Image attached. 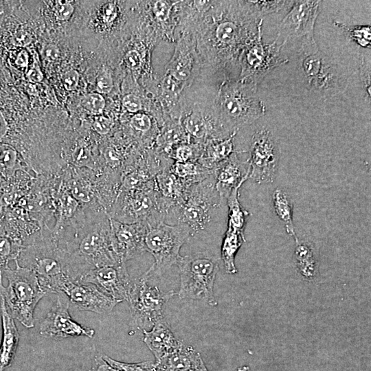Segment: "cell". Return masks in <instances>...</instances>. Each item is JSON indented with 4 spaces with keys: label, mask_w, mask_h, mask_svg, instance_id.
I'll return each instance as SVG.
<instances>
[{
    "label": "cell",
    "mask_w": 371,
    "mask_h": 371,
    "mask_svg": "<svg viewBox=\"0 0 371 371\" xmlns=\"http://www.w3.org/2000/svg\"><path fill=\"white\" fill-rule=\"evenodd\" d=\"M15 64L20 67H27L28 65V54L25 50H21L17 55Z\"/></svg>",
    "instance_id": "51"
},
{
    "label": "cell",
    "mask_w": 371,
    "mask_h": 371,
    "mask_svg": "<svg viewBox=\"0 0 371 371\" xmlns=\"http://www.w3.org/2000/svg\"><path fill=\"white\" fill-rule=\"evenodd\" d=\"M245 241V236L226 231L221 247V257L227 273L234 274L237 272L235 256Z\"/></svg>",
    "instance_id": "30"
},
{
    "label": "cell",
    "mask_w": 371,
    "mask_h": 371,
    "mask_svg": "<svg viewBox=\"0 0 371 371\" xmlns=\"http://www.w3.org/2000/svg\"><path fill=\"white\" fill-rule=\"evenodd\" d=\"M112 245L121 262L142 254L146 251L145 235L147 225L144 223H125L110 217Z\"/></svg>",
    "instance_id": "17"
},
{
    "label": "cell",
    "mask_w": 371,
    "mask_h": 371,
    "mask_svg": "<svg viewBox=\"0 0 371 371\" xmlns=\"http://www.w3.org/2000/svg\"><path fill=\"white\" fill-rule=\"evenodd\" d=\"M272 198L275 212L285 225L287 233L297 239L293 221L291 199L288 194L280 188H277L274 190Z\"/></svg>",
    "instance_id": "29"
},
{
    "label": "cell",
    "mask_w": 371,
    "mask_h": 371,
    "mask_svg": "<svg viewBox=\"0 0 371 371\" xmlns=\"http://www.w3.org/2000/svg\"><path fill=\"white\" fill-rule=\"evenodd\" d=\"M62 80L65 88L68 91H72L78 85L79 74L76 70L71 69L63 74Z\"/></svg>",
    "instance_id": "46"
},
{
    "label": "cell",
    "mask_w": 371,
    "mask_h": 371,
    "mask_svg": "<svg viewBox=\"0 0 371 371\" xmlns=\"http://www.w3.org/2000/svg\"><path fill=\"white\" fill-rule=\"evenodd\" d=\"M19 264L33 271L47 293H61L71 280L66 255L52 229L44 225L33 239L23 247Z\"/></svg>",
    "instance_id": "3"
},
{
    "label": "cell",
    "mask_w": 371,
    "mask_h": 371,
    "mask_svg": "<svg viewBox=\"0 0 371 371\" xmlns=\"http://www.w3.org/2000/svg\"><path fill=\"white\" fill-rule=\"evenodd\" d=\"M42 54L46 60L53 62L58 58L59 50L56 45L48 44L43 48Z\"/></svg>",
    "instance_id": "49"
},
{
    "label": "cell",
    "mask_w": 371,
    "mask_h": 371,
    "mask_svg": "<svg viewBox=\"0 0 371 371\" xmlns=\"http://www.w3.org/2000/svg\"><path fill=\"white\" fill-rule=\"evenodd\" d=\"M74 12V8L69 1H59L54 6V13L56 18L61 21L69 19Z\"/></svg>",
    "instance_id": "43"
},
{
    "label": "cell",
    "mask_w": 371,
    "mask_h": 371,
    "mask_svg": "<svg viewBox=\"0 0 371 371\" xmlns=\"http://www.w3.org/2000/svg\"><path fill=\"white\" fill-rule=\"evenodd\" d=\"M251 83L223 80L220 85L212 110L227 134L251 124L265 113V106Z\"/></svg>",
    "instance_id": "4"
},
{
    "label": "cell",
    "mask_w": 371,
    "mask_h": 371,
    "mask_svg": "<svg viewBox=\"0 0 371 371\" xmlns=\"http://www.w3.org/2000/svg\"><path fill=\"white\" fill-rule=\"evenodd\" d=\"M241 186L234 188L226 200L229 210L227 231L244 235L247 218L250 214L239 201Z\"/></svg>",
    "instance_id": "27"
},
{
    "label": "cell",
    "mask_w": 371,
    "mask_h": 371,
    "mask_svg": "<svg viewBox=\"0 0 371 371\" xmlns=\"http://www.w3.org/2000/svg\"><path fill=\"white\" fill-rule=\"evenodd\" d=\"M361 76L362 80L365 85L367 95L370 97V63L362 58V64L361 66Z\"/></svg>",
    "instance_id": "48"
},
{
    "label": "cell",
    "mask_w": 371,
    "mask_h": 371,
    "mask_svg": "<svg viewBox=\"0 0 371 371\" xmlns=\"http://www.w3.org/2000/svg\"><path fill=\"white\" fill-rule=\"evenodd\" d=\"M126 66L132 70L140 69L143 64V57L139 51L131 49L128 51L124 58Z\"/></svg>",
    "instance_id": "42"
},
{
    "label": "cell",
    "mask_w": 371,
    "mask_h": 371,
    "mask_svg": "<svg viewBox=\"0 0 371 371\" xmlns=\"http://www.w3.org/2000/svg\"><path fill=\"white\" fill-rule=\"evenodd\" d=\"M146 273L133 282L128 298L131 315V324L142 330L152 328L163 319L164 304L175 294L174 291L164 292L157 286L148 283Z\"/></svg>",
    "instance_id": "12"
},
{
    "label": "cell",
    "mask_w": 371,
    "mask_h": 371,
    "mask_svg": "<svg viewBox=\"0 0 371 371\" xmlns=\"http://www.w3.org/2000/svg\"><path fill=\"white\" fill-rule=\"evenodd\" d=\"M6 11V7L5 4L3 1H0V19H2L5 14Z\"/></svg>",
    "instance_id": "52"
},
{
    "label": "cell",
    "mask_w": 371,
    "mask_h": 371,
    "mask_svg": "<svg viewBox=\"0 0 371 371\" xmlns=\"http://www.w3.org/2000/svg\"><path fill=\"white\" fill-rule=\"evenodd\" d=\"M122 104L125 109L131 113H138L142 109V102L141 98L133 94L129 93L124 96Z\"/></svg>",
    "instance_id": "41"
},
{
    "label": "cell",
    "mask_w": 371,
    "mask_h": 371,
    "mask_svg": "<svg viewBox=\"0 0 371 371\" xmlns=\"http://www.w3.org/2000/svg\"><path fill=\"white\" fill-rule=\"evenodd\" d=\"M62 294L79 311L104 314L111 311L120 302L101 291L95 285L79 280H69Z\"/></svg>",
    "instance_id": "19"
},
{
    "label": "cell",
    "mask_w": 371,
    "mask_h": 371,
    "mask_svg": "<svg viewBox=\"0 0 371 371\" xmlns=\"http://www.w3.org/2000/svg\"><path fill=\"white\" fill-rule=\"evenodd\" d=\"M319 1H294L280 23L278 37L286 43L289 38H315V24Z\"/></svg>",
    "instance_id": "15"
},
{
    "label": "cell",
    "mask_w": 371,
    "mask_h": 371,
    "mask_svg": "<svg viewBox=\"0 0 371 371\" xmlns=\"http://www.w3.org/2000/svg\"><path fill=\"white\" fill-rule=\"evenodd\" d=\"M57 239L74 280L95 268L121 262L113 248L110 216L98 203L85 204Z\"/></svg>",
    "instance_id": "2"
},
{
    "label": "cell",
    "mask_w": 371,
    "mask_h": 371,
    "mask_svg": "<svg viewBox=\"0 0 371 371\" xmlns=\"http://www.w3.org/2000/svg\"><path fill=\"white\" fill-rule=\"evenodd\" d=\"M142 331L143 341L155 356V361L177 349L182 343L175 338L164 318L157 321L150 330Z\"/></svg>",
    "instance_id": "22"
},
{
    "label": "cell",
    "mask_w": 371,
    "mask_h": 371,
    "mask_svg": "<svg viewBox=\"0 0 371 371\" xmlns=\"http://www.w3.org/2000/svg\"><path fill=\"white\" fill-rule=\"evenodd\" d=\"M200 66L194 33L185 29L166 66V73L186 85L196 76Z\"/></svg>",
    "instance_id": "18"
},
{
    "label": "cell",
    "mask_w": 371,
    "mask_h": 371,
    "mask_svg": "<svg viewBox=\"0 0 371 371\" xmlns=\"http://www.w3.org/2000/svg\"><path fill=\"white\" fill-rule=\"evenodd\" d=\"M334 24L342 29L352 41L361 47H370L371 27L370 25H347L337 21H335Z\"/></svg>",
    "instance_id": "34"
},
{
    "label": "cell",
    "mask_w": 371,
    "mask_h": 371,
    "mask_svg": "<svg viewBox=\"0 0 371 371\" xmlns=\"http://www.w3.org/2000/svg\"><path fill=\"white\" fill-rule=\"evenodd\" d=\"M58 294L54 305L40 325V335L43 337L56 340L79 336L92 338L95 333L94 330L85 327L73 320L69 312L68 297L64 294Z\"/></svg>",
    "instance_id": "14"
},
{
    "label": "cell",
    "mask_w": 371,
    "mask_h": 371,
    "mask_svg": "<svg viewBox=\"0 0 371 371\" xmlns=\"http://www.w3.org/2000/svg\"><path fill=\"white\" fill-rule=\"evenodd\" d=\"M236 151L214 170L215 188L223 202L232 190L249 178L250 165L249 159L242 161Z\"/></svg>",
    "instance_id": "20"
},
{
    "label": "cell",
    "mask_w": 371,
    "mask_h": 371,
    "mask_svg": "<svg viewBox=\"0 0 371 371\" xmlns=\"http://www.w3.org/2000/svg\"><path fill=\"white\" fill-rule=\"evenodd\" d=\"M237 132H233L225 139H214L207 141L203 146L201 155L196 162L207 169L214 170L220 164L236 152L234 139Z\"/></svg>",
    "instance_id": "25"
},
{
    "label": "cell",
    "mask_w": 371,
    "mask_h": 371,
    "mask_svg": "<svg viewBox=\"0 0 371 371\" xmlns=\"http://www.w3.org/2000/svg\"><path fill=\"white\" fill-rule=\"evenodd\" d=\"M176 265L179 271L180 299L199 300L216 306L214 284L218 263L213 257L201 254L181 256Z\"/></svg>",
    "instance_id": "8"
},
{
    "label": "cell",
    "mask_w": 371,
    "mask_h": 371,
    "mask_svg": "<svg viewBox=\"0 0 371 371\" xmlns=\"http://www.w3.org/2000/svg\"><path fill=\"white\" fill-rule=\"evenodd\" d=\"M130 125L136 132L146 137L147 148H149L159 133L155 130L152 118L147 113L138 112L131 117Z\"/></svg>",
    "instance_id": "32"
},
{
    "label": "cell",
    "mask_w": 371,
    "mask_h": 371,
    "mask_svg": "<svg viewBox=\"0 0 371 371\" xmlns=\"http://www.w3.org/2000/svg\"><path fill=\"white\" fill-rule=\"evenodd\" d=\"M169 170L189 186L201 182L214 173L197 162L174 161Z\"/></svg>",
    "instance_id": "28"
},
{
    "label": "cell",
    "mask_w": 371,
    "mask_h": 371,
    "mask_svg": "<svg viewBox=\"0 0 371 371\" xmlns=\"http://www.w3.org/2000/svg\"><path fill=\"white\" fill-rule=\"evenodd\" d=\"M202 362L200 354L182 341L177 349L153 363V371H197Z\"/></svg>",
    "instance_id": "23"
},
{
    "label": "cell",
    "mask_w": 371,
    "mask_h": 371,
    "mask_svg": "<svg viewBox=\"0 0 371 371\" xmlns=\"http://www.w3.org/2000/svg\"><path fill=\"white\" fill-rule=\"evenodd\" d=\"M203 150V145L188 142L175 146L168 157L177 162H196Z\"/></svg>",
    "instance_id": "33"
},
{
    "label": "cell",
    "mask_w": 371,
    "mask_h": 371,
    "mask_svg": "<svg viewBox=\"0 0 371 371\" xmlns=\"http://www.w3.org/2000/svg\"><path fill=\"white\" fill-rule=\"evenodd\" d=\"M109 216L122 223H144L147 226L165 221L166 218L155 185L144 189L119 190Z\"/></svg>",
    "instance_id": "11"
},
{
    "label": "cell",
    "mask_w": 371,
    "mask_h": 371,
    "mask_svg": "<svg viewBox=\"0 0 371 371\" xmlns=\"http://www.w3.org/2000/svg\"><path fill=\"white\" fill-rule=\"evenodd\" d=\"M102 357L110 366L118 371H153V363L152 361L128 363L113 359L106 355H102Z\"/></svg>",
    "instance_id": "38"
},
{
    "label": "cell",
    "mask_w": 371,
    "mask_h": 371,
    "mask_svg": "<svg viewBox=\"0 0 371 371\" xmlns=\"http://www.w3.org/2000/svg\"><path fill=\"white\" fill-rule=\"evenodd\" d=\"M179 1H149L153 17L162 25L170 19L172 8Z\"/></svg>",
    "instance_id": "37"
},
{
    "label": "cell",
    "mask_w": 371,
    "mask_h": 371,
    "mask_svg": "<svg viewBox=\"0 0 371 371\" xmlns=\"http://www.w3.org/2000/svg\"><path fill=\"white\" fill-rule=\"evenodd\" d=\"M191 236L189 228L183 224L168 225L162 221L148 225L145 235L146 251L152 254L154 263L145 272L148 278L161 275L176 265L180 249Z\"/></svg>",
    "instance_id": "9"
},
{
    "label": "cell",
    "mask_w": 371,
    "mask_h": 371,
    "mask_svg": "<svg viewBox=\"0 0 371 371\" xmlns=\"http://www.w3.org/2000/svg\"><path fill=\"white\" fill-rule=\"evenodd\" d=\"M113 86V78L110 73L105 69L102 70L96 79V90L101 93H108Z\"/></svg>",
    "instance_id": "40"
},
{
    "label": "cell",
    "mask_w": 371,
    "mask_h": 371,
    "mask_svg": "<svg viewBox=\"0 0 371 371\" xmlns=\"http://www.w3.org/2000/svg\"><path fill=\"white\" fill-rule=\"evenodd\" d=\"M23 248L20 243L0 231V274L9 267L10 261L19 258Z\"/></svg>",
    "instance_id": "31"
},
{
    "label": "cell",
    "mask_w": 371,
    "mask_h": 371,
    "mask_svg": "<svg viewBox=\"0 0 371 371\" xmlns=\"http://www.w3.org/2000/svg\"><path fill=\"white\" fill-rule=\"evenodd\" d=\"M280 150L271 132L261 128L251 137L249 178L258 183H272L276 175Z\"/></svg>",
    "instance_id": "13"
},
{
    "label": "cell",
    "mask_w": 371,
    "mask_h": 371,
    "mask_svg": "<svg viewBox=\"0 0 371 371\" xmlns=\"http://www.w3.org/2000/svg\"><path fill=\"white\" fill-rule=\"evenodd\" d=\"M294 1H248L252 8L264 19L268 14L290 9Z\"/></svg>",
    "instance_id": "35"
},
{
    "label": "cell",
    "mask_w": 371,
    "mask_h": 371,
    "mask_svg": "<svg viewBox=\"0 0 371 371\" xmlns=\"http://www.w3.org/2000/svg\"><path fill=\"white\" fill-rule=\"evenodd\" d=\"M79 281L95 285L106 295L120 302L128 300L133 286L124 262L92 269Z\"/></svg>",
    "instance_id": "16"
},
{
    "label": "cell",
    "mask_w": 371,
    "mask_h": 371,
    "mask_svg": "<svg viewBox=\"0 0 371 371\" xmlns=\"http://www.w3.org/2000/svg\"><path fill=\"white\" fill-rule=\"evenodd\" d=\"M201 14L183 21L196 39L198 55L223 80L238 65L245 47L255 37L263 21L248 1H199Z\"/></svg>",
    "instance_id": "1"
},
{
    "label": "cell",
    "mask_w": 371,
    "mask_h": 371,
    "mask_svg": "<svg viewBox=\"0 0 371 371\" xmlns=\"http://www.w3.org/2000/svg\"><path fill=\"white\" fill-rule=\"evenodd\" d=\"M223 203L215 188L214 173L189 188L184 200L168 214L176 224L186 225L191 236L205 229L213 212Z\"/></svg>",
    "instance_id": "7"
},
{
    "label": "cell",
    "mask_w": 371,
    "mask_h": 371,
    "mask_svg": "<svg viewBox=\"0 0 371 371\" xmlns=\"http://www.w3.org/2000/svg\"><path fill=\"white\" fill-rule=\"evenodd\" d=\"M83 104L91 114L100 115L104 109L105 100L100 93H91L85 96Z\"/></svg>",
    "instance_id": "39"
},
{
    "label": "cell",
    "mask_w": 371,
    "mask_h": 371,
    "mask_svg": "<svg viewBox=\"0 0 371 371\" xmlns=\"http://www.w3.org/2000/svg\"><path fill=\"white\" fill-rule=\"evenodd\" d=\"M155 183L159 203L166 216L171 210L184 200L191 186L169 169L158 173L155 177Z\"/></svg>",
    "instance_id": "21"
},
{
    "label": "cell",
    "mask_w": 371,
    "mask_h": 371,
    "mask_svg": "<svg viewBox=\"0 0 371 371\" xmlns=\"http://www.w3.org/2000/svg\"><path fill=\"white\" fill-rule=\"evenodd\" d=\"M14 269L8 267L4 271L8 286L2 284L0 274V292L3 294L13 318L27 328L34 326V312L38 302L47 294L41 288L36 274L21 267L14 260Z\"/></svg>",
    "instance_id": "6"
},
{
    "label": "cell",
    "mask_w": 371,
    "mask_h": 371,
    "mask_svg": "<svg viewBox=\"0 0 371 371\" xmlns=\"http://www.w3.org/2000/svg\"><path fill=\"white\" fill-rule=\"evenodd\" d=\"M117 8L115 2H109L102 8L101 17L106 24L111 23L117 16Z\"/></svg>",
    "instance_id": "45"
},
{
    "label": "cell",
    "mask_w": 371,
    "mask_h": 371,
    "mask_svg": "<svg viewBox=\"0 0 371 371\" xmlns=\"http://www.w3.org/2000/svg\"><path fill=\"white\" fill-rule=\"evenodd\" d=\"M0 311L3 328L0 345V371H4L12 363L19 341V334L13 317L8 313L4 297L1 292Z\"/></svg>",
    "instance_id": "24"
},
{
    "label": "cell",
    "mask_w": 371,
    "mask_h": 371,
    "mask_svg": "<svg viewBox=\"0 0 371 371\" xmlns=\"http://www.w3.org/2000/svg\"><path fill=\"white\" fill-rule=\"evenodd\" d=\"M197 371H208L205 367V366L204 365L203 363V361L202 362V363L201 364L199 370Z\"/></svg>",
    "instance_id": "53"
},
{
    "label": "cell",
    "mask_w": 371,
    "mask_h": 371,
    "mask_svg": "<svg viewBox=\"0 0 371 371\" xmlns=\"http://www.w3.org/2000/svg\"><path fill=\"white\" fill-rule=\"evenodd\" d=\"M113 126V121L103 115H99L95 117L93 122L95 131L100 135H106L110 132Z\"/></svg>",
    "instance_id": "44"
},
{
    "label": "cell",
    "mask_w": 371,
    "mask_h": 371,
    "mask_svg": "<svg viewBox=\"0 0 371 371\" xmlns=\"http://www.w3.org/2000/svg\"><path fill=\"white\" fill-rule=\"evenodd\" d=\"M31 40L30 34L23 29L16 30L12 36V42L16 46H26L30 44Z\"/></svg>",
    "instance_id": "47"
},
{
    "label": "cell",
    "mask_w": 371,
    "mask_h": 371,
    "mask_svg": "<svg viewBox=\"0 0 371 371\" xmlns=\"http://www.w3.org/2000/svg\"><path fill=\"white\" fill-rule=\"evenodd\" d=\"M28 80L32 82H39L43 79V74L37 65H34L27 72Z\"/></svg>",
    "instance_id": "50"
},
{
    "label": "cell",
    "mask_w": 371,
    "mask_h": 371,
    "mask_svg": "<svg viewBox=\"0 0 371 371\" xmlns=\"http://www.w3.org/2000/svg\"><path fill=\"white\" fill-rule=\"evenodd\" d=\"M299 49L300 66L308 89L327 99L343 92L348 77L318 48L315 38H303Z\"/></svg>",
    "instance_id": "5"
},
{
    "label": "cell",
    "mask_w": 371,
    "mask_h": 371,
    "mask_svg": "<svg viewBox=\"0 0 371 371\" xmlns=\"http://www.w3.org/2000/svg\"><path fill=\"white\" fill-rule=\"evenodd\" d=\"M298 265L304 273H311L315 269V261L311 249L304 244H298L295 249Z\"/></svg>",
    "instance_id": "36"
},
{
    "label": "cell",
    "mask_w": 371,
    "mask_h": 371,
    "mask_svg": "<svg viewBox=\"0 0 371 371\" xmlns=\"http://www.w3.org/2000/svg\"><path fill=\"white\" fill-rule=\"evenodd\" d=\"M19 170H30L19 153L9 144H0V184L8 181Z\"/></svg>",
    "instance_id": "26"
},
{
    "label": "cell",
    "mask_w": 371,
    "mask_h": 371,
    "mask_svg": "<svg viewBox=\"0 0 371 371\" xmlns=\"http://www.w3.org/2000/svg\"><path fill=\"white\" fill-rule=\"evenodd\" d=\"M262 24L263 21L260 23L255 37L243 49L238 59L240 72L238 80L257 86L273 69L289 62L281 52L285 43H279L278 36L271 43H263Z\"/></svg>",
    "instance_id": "10"
}]
</instances>
